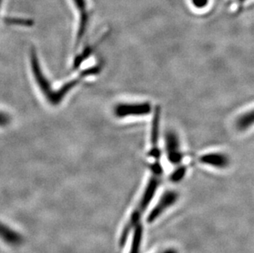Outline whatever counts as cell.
<instances>
[{
    "mask_svg": "<svg viewBox=\"0 0 254 253\" xmlns=\"http://www.w3.org/2000/svg\"><path fill=\"white\" fill-rule=\"evenodd\" d=\"M2 0H0V11H1V8H2Z\"/></svg>",
    "mask_w": 254,
    "mask_h": 253,
    "instance_id": "obj_13",
    "label": "cell"
},
{
    "mask_svg": "<svg viewBox=\"0 0 254 253\" xmlns=\"http://www.w3.org/2000/svg\"><path fill=\"white\" fill-rule=\"evenodd\" d=\"M254 125V109L240 115L236 121V126L240 131H245Z\"/></svg>",
    "mask_w": 254,
    "mask_h": 253,
    "instance_id": "obj_8",
    "label": "cell"
},
{
    "mask_svg": "<svg viewBox=\"0 0 254 253\" xmlns=\"http://www.w3.org/2000/svg\"><path fill=\"white\" fill-rule=\"evenodd\" d=\"M28 60L31 74L39 93L47 104L56 107V88L54 87L44 71L37 51L34 47L30 49Z\"/></svg>",
    "mask_w": 254,
    "mask_h": 253,
    "instance_id": "obj_1",
    "label": "cell"
},
{
    "mask_svg": "<svg viewBox=\"0 0 254 253\" xmlns=\"http://www.w3.org/2000/svg\"><path fill=\"white\" fill-rule=\"evenodd\" d=\"M166 149L169 161L174 165H179L183 160V154L180 149V141L175 131L167 132L166 136Z\"/></svg>",
    "mask_w": 254,
    "mask_h": 253,
    "instance_id": "obj_5",
    "label": "cell"
},
{
    "mask_svg": "<svg viewBox=\"0 0 254 253\" xmlns=\"http://www.w3.org/2000/svg\"><path fill=\"white\" fill-rule=\"evenodd\" d=\"M179 199V195L177 192L173 190H168L161 196L156 205L151 209V212L149 213L147 216V222L152 223L155 220L159 219L163 213L170 209L171 206L177 202Z\"/></svg>",
    "mask_w": 254,
    "mask_h": 253,
    "instance_id": "obj_4",
    "label": "cell"
},
{
    "mask_svg": "<svg viewBox=\"0 0 254 253\" xmlns=\"http://www.w3.org/2000/svg\"><path fill=\"white\" fill-rule=\"evenodd\" d=\"M185 174H186V168L181 166V167L178 168L177 170L173 173L171 179L175 182L180 181L184 178Z\"/></svg>",
    "mask_w": 254,
    "mask_h": 253,
    "instance_id": "obj_10",
    "label": "cell"
},
{
    "mask_svg": "<svg viewBox=\"0 0 254 253\" xmlns=\"http://www.w3.org/2000/svg\"><path fill=\"white\" fill-rule=\"evenodd\" d=\"M72 8L77 15V33L75 39V49H77L86 36L91 21V9L88 0H70Z\"/></svg>",
    "mask_w": 254,
    "mask_h": 253,
    "instance_id": "obj_2",
    "label": "cell"
},
{
    "mask_svg": "<svg viewBox=\"0 0 254 253\" xmlns=\"http://www.w3.org/2000/svg\"><path fill=\"white\" fill-rule=\"evenodd\" d=\"M151 103L134 102L119 103L115 105L113 112L118 119H126L128 117H141L146 116L151 113Z\"/></svg>",
    "mask_w": 254,
    "mask_h": 253,
    "instance_id": "obj_3",
    "label": "cell"
},
{
    "mask_svg": "<svg viewBox=\"0 0 254 253\" xmlns=\"http://www.w3.org/2000/svg\"><path fill=\"white\" fill-rule=\"evenodd\" d=\"M192 3L196 8L201 9L208 5L209 0H192Z\"/></svg>",
    "mask_w": 254,
    "mask_h": 253,
    "instance_id": "obj_11",
    "label": "cell"
},
{
    "mask_svg": "<svg viewBox=\"0 0 254 253\" xmlns=\"http://www.w3.org/2000/svg\"><path fill=\"white\" fill-rule=\"evenodd\" d=\"M12 123V118L7 112L0 110V128H6Z\"/></svg>",
    "mask_w": 254,
    "mask_h": 253,
    "instance_id": "obj_9",
    "label": "cell"
},
{
    "mask_svg": "<svg viewBox=\"0 0 254 253\" xmlns=\"http://www.w3.org/2000/svg\"><path fill=\"white\" fill-rule=\"evenodd\" d=\"M240 2H245L246 0H239Z\"/></svg>",
    "mask_w": 254,
    "mask_h": 253,
    "instance_id": "obj_14",
    "label": "cell"
},
{
    "mask_svg": "<svg viewBox=\"0 0 254 253\" xmlns=\"http://www.w3.org/2000/svg\"><path fill=\"white\" fill-rule=\"evenodd\" d=\"M0 239L12 246L19 245L22 242V236L19 234H17L14 230L2 223H0Z\"/></svg>",
    "mask_w": 254,
    "mask_h": 253,
    "instance_id": "obj_7",
    "label": "cell"
},
{
    "mask_svg": "<svg viewBox=\"0 0 254 253\" xmlns=\"http://www.w3.org/2000/svg\"><path fill=\"white\" fill-rule=\"evenodd\" d=\"M156 253H180L178 251L177 249L173 248V247H170V248H166V249L160 250Z\"/></svg>",
    "mask_w": 254,
    "mask_h": 253,
    "instance_id": "obj_12",
    "label": "cell"
},
{
    "mask_svg": "<svg viewBox=\"0 0 254 253\" xmlns=\"http://www.w3.org/2000/svg\"><path fill=\"white\" fill-rule=\"evenodd\" d=\"M199 161L203 165L220 170L226 169L230 165V159L224 153H206L199 158Z\"/></svg>",
    "mask_w": 254,
    "mask_h": 253,
    "instance_id": "obj_6",
    "label": "cell"
}]
</instances>
